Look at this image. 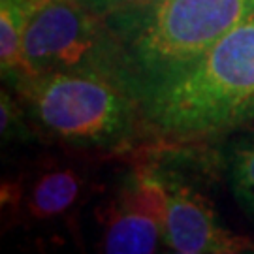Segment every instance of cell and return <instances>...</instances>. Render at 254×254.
Instances as JSON below:
<instances>
[{
	"mask_svg": "<svg viewBox=\"0 0 254 254\" xmlns=\"http://www.w3.org/2000/svg\"><path fill=\"white\" fill-rule=\"evenodd\" d=\"M226 177L239 207L254 220V134L232 145L226 156Z\"/></svg>",
	"mask_w": 254,
	"mask_h": 254,
	"instance_id": "cell-9",
	"label": "cell"
},
{
	"mask_svg": "<svg viewBox=\"0 0 254 254\" xmlns=\"http://www.w3.org/2000/svg\"><path fill=\"white\" fill-rule=\"evenodd\" d=\"M0 134H2V143H23L30 141L32 137H40L34 130L27 111L23 104L19 102L15 92L11 89H6V85L0 91Z\"/></svg>",
	"mask_w": 254,
	"mask_h": 254,
	"instance_id": "cell-10",
	"label": "cell"
},
{
	"mask_svg": "<svg viewBox=\"0 0 254 254\" xmlns=\"http://www.w3.org/2000/svg\"><path fill=\"white\" fill-rule=\"evenodd\" d=\"M153 158L166 189V247L177 254L254 253V241L226 228L213 203L170 164Z\"/></svg>",
	"mask_w": 254,
	"mask_h": 254,
	"instance_id": "cell-7",
	"label": "cell"
},
{
	"mask_svg": "<svg viewBox=\"0 0 254 254\" xmlns=\"http://www.w3.org/2000/svg\"><path fill=\"white\" fill-rule=\"evenodd\" d=\"M25 61L30 73H96L113 81L108 28L77 0H44L30 11Z\"/></svg>",
	"mask_w": 254,
	"mask_h": 254,
	"instance_id": "cell-4",
	"label": "cell"
},
{
	"mask_svg": "<svg viewBox=\"0 0 254 254\" xmlns=\"http://www.w3.org/2000/svg\"><path fill=\"white\" fill-rule=\"evenodd\" d=\"M77 2L85 6L91 13H94L96 17L106 19L121 11H130V9L147 6L154 0H77Z\"/></svg>",
	"mask_w": 254,
	"mask_h": 254,
	"instance_id": "cell-11",
	"label": "cell"
},
{
	"mask_svg": "<svg viewBox=\"0 0 254 254\" xmlns=\"http://www.w3.org/2000/svg\"><path fill=\"white\" fill-rule=\"evenodd\" d=\"M96 194L98 168L92 160L42 156L2 183V217L27 230L68 224Z\"/></svg>",
	"mask_w": 254,
	"mask_h": 254,
	"instance_id": "cell-5",
	"label": "cell"
},
{
	"mask_svg": "<svg viewBox=\"0 0 254 254\" xmlns=\"http://www.w3.org/2000/svg\"><path fill=\"white\" fill-rule=\"evenodd\" d=\"M40 139L72 153L117 156L149 141L137 102L96 73H30L9 87Z\"/></svg>",
	"mask_w": 254,
	"mask_h": 254,
	"instance_id": "cell-3",
	"label": "cell"
},
{
	"mask_svg": "<svg viewBox=\"0 0 254 254\" xmlns=\"http://www.w3.org/2000/svg\"><path fill=\"white\" fill-rule=\"evenodd\" d=\"M44 0H0V6H21V8L34 9Z\"/></svg>",
	"mask_w": 254,
	"mask_h": 254,
	"instance_id": "cell-12",
	"label": "cell"
},
{
	"mask_svg": "<svg viewBox=\"0 0 254 254\" xmlns=\"http://www.w3.org/2000/svg\"><path fill=\"white\" fill-rule=\"evenodd\" d=\"M149 141L187 145L254 121V11L137 98Z\"/></svg>",
	"mask_w": 254,
	"mask_h": 254,
	"instance_id": "cell-1",
	"label": "cell"
},
{
	"mask_svg": "<svg viewBox=\"0 0 254 254\" xmlns=\"http://www.w3.org/2000/svg\"><path fill=\"white\" fill-rule=\"evenodd\" d=\"M96 209V249L106 254H153L166 247V189L151 158L119 175Z\"/></svg>",
	"mask_w": 254,
	"mask_h": 254,
	"instance_id": "cell-6",
	"label": "cell"
},
{
	"mask_svg": "<svg viewBox=\"0 0 254 254\" xmlns=\"http://www.w3.org/2000/svg\"><path fill=\"white\" fill-rule=\"evenodd\" d=\"M254 11V0H154L102 19L113 81L137 100Z\"/></svg>",
	"mask_w": 254,
	"mask_h": 254,
	"instance_id": "cell-2",
	"label": "cell"
},
{
	"mask_svg": "<svg viewBox=\"0 0 254 254\" xmlns=\"http://www.w3.org/2000/svg\"><path fill=\"white\" fill-rule=\"evenodd\" d=\"M30 8L0 6V72L8 87L30 75L25 61V27Z\"/></svg>",
	"mask_w": 254,
	"mask_h": 254,
	"instance_id": "cell-8",
	"label": "cell"
}]
</instances>
